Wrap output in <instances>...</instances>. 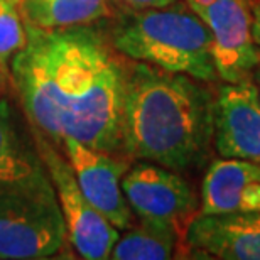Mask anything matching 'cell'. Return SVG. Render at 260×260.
Listing matches in <instances>:
<instances>
[{
    "instance_id": "obj_7",
    "label": "cell",
    "mask_w": 260,
    "mask_h": 260,
    "mask_svg": "<svg viewBox=\"0 0 260 260\" xmlns=\"http://www.w3.org/2000/svg\"><path fill=\"white\" fill-rule=\"evenodd\" d=\"M125 198L139 221L171 226L184 235L198 210V198L181 173L140 160L122 179Z\"/></svg>"
},
{
    "instance_id": "obj_9",
    "label": "cell",
    "mask_w": 260,
    "mask_h": 260,
    "mask_svg": "<svg viewBox=\"0 0 260 260\" xmlns=\"http://www.w3.org/2000/svg\"><path fill=\"white\" fill-rule=\"evenodd\" d=\"M213 144L221 157L260 164V96L250 78L218 90Z\"/></svg>"
},
{
    "instance_id": "obj_10",
    "label": "cell",
    "mask_w": 260,
    "mask_h": 260,
    "mask_svg": "<svg viewBox=\"0 0 260 260\" xmlns=\"http://www.w3.org/2000/svg\"><path fill=\"white\" fill-rule=\"evenodd\" d=\"M184 242L200 257L260 260V211L196 213L184 230Z\"/></svg>"
},
{
    "instance_id": "obj_14",
    "label": "cell",
    "mask_w": 260,
    "mask_h": 260,
    "mask_svg": "<svg viewBox=\"0 0 260 260\" xmlns=\"http://www.w3.org/2000/svg\"><path fill=\"white\" fill-rule=\"evenodd\" d=\"M181 233L171 226L140 221L118 237L112 248L113 260H168L173 257Z\"/></svg>"
},
{
    "instance_id": "obj_17",
    "label": "cell",
    "mask_w": 260,
    "mask_h": 260,
    "mask_svg": "<svg viewBox=\"0 0 260 260\" xmlns=\"http://www.w3.org/2000/svg\"><path fill=\"white\" fill-rule=\"evenodd\" d=\"M253 12V39L260 48V0H252Z\"/></svg>"
},
{
    "instance_id": "obj_12",
    "label": "cell",
    "mask_w": 260,
    "mask_h": 260,
    "mask_svg": "<svg viewBox=\"0 0 260 260\" xmlns=\"http://www.w3.org/2000/svg\"><path fill=\"white\" fill-rule=\"evenodd\" d=\"M115 0H15L25 25L66 29L90 25L112 14Z\"/></svg>"
},
{
    "instance_id": "obj_2",
    "label": "cell",
    "mask_w": 260,
    "mask_h": 260,
    "mask_svg": "<svg viewBox=\"0 0 260 260\" xmlns=\"http://www.w3.org/2000/svg\"><path fill=\"white\" fill-rule=\"evenodd\" d=\"M216 96L188 75L130 59L123 98V152L176 173L200 169L215 135Z\"/></svg>"
},
{
    "instance_id": "obj_8",
    "label": "cell",
    "mask_w": 260,
    "mask_h": 260,
    "mask_svg": "<svg viewBox=\"0 0 260 260\" xmlns=\"http://www.w3.org/2000/svg\"><path fill=\"white\" fill-rule=\"evenodd\" d=\"M63 149L81 191L118 230L132 226L134 211L122 188L128 162L122 155L93 149L80 140L66 137Z\"/></svg>"
},
{
    "instance_id": "obj_15",
    "label": "cell",
    "mask_w": 260,
    "mask_h": 260,
    "mask_svg": "<svg viewBox=\"0 0 260 260\" xmlns=\"http://www.w3.org/2000/svg\"><path fill=\"white\" fill-rule=\"evenodd\" d=\"M27 43V30L15 0H0V68L9 73L10 61Z\"/></svg>"
},
{
    "instance_id": "obj_11",
    "label": "cell",
    "mask_w": 260,
    "mask_h": 260,
    "mask_svg": "<svg viewBox=\"0 0 260 260\" xmlns=\"http://www.w3.org/2000/svg\"><path fill=\"white\" fill-rule=\"evenodd\" d=\"M260 211V164L216 159L201 184L200 215Z\"/></svg>"
},
{
    "instance_id": "obj_19",
    "label": "cell",
    "mask_w": 260,
    "mask_h": 260,
    "mask_svg": "<svg viewBox=\"0 0 260 260\" xmlns=\"http://www.w3.org/2000/svg\"><path fill=\"white\" fill-rule=\"evenodd\" d=\"M9 75L5 73L2 68H0V91H4L5 88H7V83H9Z\"/></svg>"
},
{
    "instance_id": "obj_4",
    "label": "cell",
    "mask_w": 260,
    "mask_h": 260,
    "mask_svg": "<svg viewBox=\"0 0 260 260\" xmlns=\"http://www.w3.org/2000/svg\"><path fill=\"white\" fill-rule=\"evenodd\" d=\"M66 240L64 218L48 173L0 183V258L54 257Z\"/></svg>"
},
{
    "instance_id": "obj_16",
    "label": "cell",
    "mask_w": 260,
    "mask_h": 260,
    "mask_svg": "<svg viewBox=\"0 0 260 260\" xmlns=\"http://www.w3.org/2000/svg\"><path fill=\"white\" fill-rule=\"evenodd\" d=\"M127 5L130 10H145V9H162L174 4L176 0H118Z\"/></svg>"
},
{
    "instance_id": "obj_18",
    "label": "cell",
    "mask_w": 260,
    "mask_h": 260,
    "mask_svg": "<svg viewBox=\"0 0 260 260\" xmlns=\"http://www.w3.org/2000/svg\"><path fill=\"white\" fill-rule=\"evenodd\" d=\"M250 80L253 81V85L257 86V91H258V96H260V64L255 68V70L252 71L250 75Z\"/></svg>"
},
{
    "instance_id": "obj_1",
    "label": "cell",
    "mask_w": 260,
    "mask_h": 260,
    "mask_svg": "<svg viewBox=\"0 0 260 260\" xmlns=\"http://www.w3.org/2000/svg\"><path fill=\"white\" fill-rule=\"evenodd\" d=\"M10 61V80L38 134L73 137L103 152H123V98L130 59L90 25L38 29Z\"/></svg>"
},
{
    "instance_id": "obj_6",
    "label": "cell",
    "mask_w": 260,
    "mask_h": 260,
    "mask_svg": "<svg viewBox=\"0 0 260 260\" xmlns=\"http://www.w3.org/2000/svg\"><path fill=\"white\" fill-rule=\"evenodd\" d=\"M43 162L53 183L61 213L64 218L68 240L78 255L86 260L110 258L112 248L118 240V228L103 213L91 205L81 191L68 159L43 140Z\"/></svg>"
},
{
    "instance_id": "obj_3",
    "label": "cell",
    "mask_w": 260,
    "mask_h": 260,
    "mask_svg": "<svg viewBox=\"0 0 260 260\" xmlns=\"http://www.w3.org/2000/svg\"><path fill=\"white\" fill-rule=\"evenodd\" d=\"M110 41L118 53L203 83L216 81L213 39L184 0L162 9L132 10L118 20Z\"/></svg>"
},
{
    "instance_id": "obj_5",
    "label": "cell",
    "mask_w": 260,
    "mask_h": 260,
    "mask_svg": "<svg viewBox=\"0 0 260 260\" xmlns=\"http://www.w3.org/2000/svg\"><path fill=\"white\" fill-rule=\"evenodd\" d=\"M208 27L218 76L225 83L248 80L260 64L253 39L252 0H184Z\"/></svg>"
},
{
    "instance_id": "obj_13",
    "label": "cell",
    "mask_w": 260,
    "mask_h": 260,
    "mask_svg": "<svg viewBox=\"0 0 260 260\" xmlns=\"http://www.w3.org/2000/svg\"><path fill=\"white\" fill-rule=\"evenodd\" d=\"M43 173V162L19 132L9 103L0 100V183L36 178Z\"/></svg>"
}]
</instances>
